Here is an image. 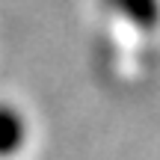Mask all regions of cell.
<instances>
[{
    "instance_id": "6da1fadb",
    "label": "cell",
    "mask_w": 160,
    "mask_h": 160,
    "mask_svg": "<svg viewBox=\"0 0 160 160\" xmlns=\"http://www.w3.org/2000/svg\"><path fill=\"white\" fill-rule=\"evenodd\" d=\"M12 137H15V128L9 125V116L0 113V151H6L12 145Z\"/></svg>"
}]
</instances>
